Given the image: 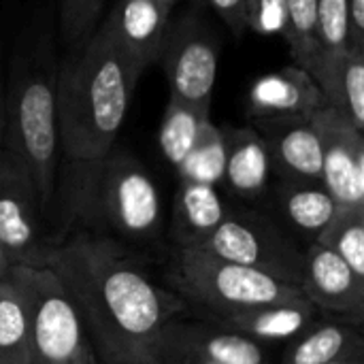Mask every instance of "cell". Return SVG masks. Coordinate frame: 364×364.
Segmentation results:
<instances>
[{"instance_id": "obj_1", "label": "cell", "mask_w": 364, "mask_h": 364, "mask_svg": "<svg viewBox=\"0 0 364 364\" xmlns=\"http://www.w3.org/2000/svg\"><path fill=\"white\" fill-rule=\"evenodd\" d=\"M73 299L100 364H156L164 328L183 301L160 288L117 239L77 232L47 264Z\"/></svg>"}, {"instance_id": "obj_2", "label": "cell", "mask_w": 364, "mask_h": 364, "mask_svg": "<svg viewBox=\"0 0 364 364\" xmlns=\"http://www.w3.org/2000/svg\"><path fill=\"white\" fill-rule=\"evenodd\" d=\"M141 75L117 51L100 23L58 66V141L66 162L107 156L130 109Z\"/></svg>"}, {"instance_id": "obj_3", "label": "cell", "mask_w": 364, "mask_h": 364, "mask_svg": "<svg viewBox=\"0 0 364 364\" xmlns=\"http://www.w3.org/2000/svg\"><path fill=\"white\" fill-rule=\"evenodd\" d=\"M58 66L55 34L43 19L21 32L4 92V145L28 166L45 213L58 186Z\"/></svg>"}, {"instance_id": "obj_4", "label": "cell", "mask_w": 364, "mask_h": 364, "mask_svg": "<svg viewBox=\"0 0 364 364\" xmlns=\"http://www.w3.org/2000/svg\"><path fill=\"white\" fill-rule=\"evenodd\" d=\"M66 220L145 243L162 230V200L149 171L126 149L113 147L90 162H66L62 177Z\"/></svg>"}, {"instance_id": "obj_5", "label": "cell", "mask_w": 364, "mask_h": 364, "mask_svg": "<svg viewBox=\"0 0 364 364\" xmlns=\"http://www.w3.org/2000/svg\"><path fill=\"white\" fill-rule=\"evenodd\" d=\"M168 277L186 301L207 309L211 318L305 299L292 284L220 260L196 247H175Z\"/></svg>"}, {"instance_id": "obj_6", "label": "cell", "mask_w": 364, "mask_h": 364, "mask_svg": "<svg viewBox=\"0 0 364 364\" xmlns=\"http://www.w3.org/2000/svg\"><path fill=\"white\" fill-rule=\"evenodd\" d=\"M28 303L30 364H100L85 324L49 267H13Z\"/></svg>"}, {"instance_id": "obj_7", "label": "cell", "mask_w": 364, "mask_h": 364, "mask_svg": "<svg viewBox=\"0 0 364 364\" xmlns=\"http://www.w3.org/2000/svg\"><path fill=\"white\" fill-rule=\"evenodd\" d=\"M196 250L299 288L305 247H301L267 211L228 209L226 218L196 245Z\"/></svg>"}, {"instance_id": "obj_8", "label": "cell", "mask_w": 364, "mask_h": 364, "mask_svg": "<svg viewBox=\"0 0 364 364\" xmlns=\"http://www.w3.org/2000/svg\"><path fill=\"white\" fill-rule=\"evenodd\" d=\"M218 36L196 11L171 17L160 49V64L166 73L171 98L211 111V96L218 77Z\"/></svg>"}, {"instance_id": "obj_9", "label": "cell", "mask_w": 364, "mask_h": 364, "mask_svg": "<svg viewBox=\"0 0 364 364\" xmlns=\"http://www.w3.org/2000/svg\"><path fill=\"white\" fill-rule=\"evenodd\" d=\"M43 207L23 160L0 149V245L13 267H45L51 243L43 232Z\"/></svg>"}, {"instance_id": "obj_10", "label": "cell", "mask_w": 364, "mask_h": 364, "mask_svg": "<svg viewBox=\"0 0 364 364\" xmlns=\"http://www.w3.org/2000/svg\"><path fill=\"white\" fill-rule=\"evenodd\" d=\"M322 136L320 183L339 209H364V136L339 111L314 113Z\"/></svg>"}, {"instance_id": "obj_11", "label": "cell", "mask_w": 364, "mask_h": 364, "mask_svg": "<svg viewBox=\"0 0 364 364\" xmlns=\"http://www.w3.org/2000/svg\"><path fill=\"white\" fill-rule=\"evenodd\" d=\"M299 290L318 311L333 314L356 326L363 324L364 277L331 250L318 243L305 245Z\"/></svg>"}, {"instance_id": "obj_12", "label": "cell", "mask_w": 364, "mask_h": 364, "mask_svg": "<svg viewBox=\"0 0 364 364\" xmlns=\"http://www.w3.org/2000/svg\"><path fill=\"white\" fill-rule=\"evenodd\" d=\"M173 6L158 0H117L102 21L117 51L143 75L160 58Z\"/></svg>"}, {"instance_id": "obj_13", "label": "cell", "mask_w": 364, "mask_h": 364, "mask_svg": "<svg viewBox=\"0 0 364 364\" xmlns=\"http://www.w3.org/2000/svg\"><path fill=\"white\" fill-rule=\"evenodd\" d=\"M269 346L220 324L171 322L160 335L158 354H183L213 364H269Z\"/></svg>"}, {"instance_id": "obj_14", "label": "cell", "mask_w": 364, "mask_h": 364, "mask_svg": "<svg viewBox=\"0 0 364 364\" xmlns=\"http://www.w3.org/2000/svg\"><path fill=\"white\" fill-rule=\"evenodd\" d=\"M256 124L279 181H320L322 136L314 115L262 119Z\"/></svg>"}, {"instance_id": "obj_15", "label": "cell", "mask_w": 364, "mask_h": 364, "mask_svg": "<svg viewBox=\"0 0 364 364\" xmlns=\"http://www.w3.org/2000/svg\"><path fill=\"white\" fill-rule=\"evenodd\" d=\"M328 107L326 98L311 77L299 64H288L279 70L254 79L247 92V111L256 122L282 117H311Z\"/></svg>"}, {"instance_id": "obj_16", "label": "cell", "mask_w": 364, "mask_h": 364, "mask_svg": "<svg viewBox=\"0 0 364 364\" xmlns=\"http://www.w3.org/2000/svg\"><path fill=\"white\" fill-rule=\"evenodd\" d=\"M267 213L296 241L314 243L339 213V205L320 181H279L269 188Z\"/></svg>"}, {"instance_id": "obj_17", "label": "cell", "mask_w": 364, "mask_h": 364, "mask_svg": "<svg viewBox=\"0 0 364 364\" xmlns=\"http://www.w3.org/2000/svg\"><path fill=\"white\" fill-rule=\"evenodd\" d=\"M222 134L226 147L222 183L241 200H264L273 175L264 139L245 126H222Z\"/></svg>"}, {"instance_id": "obj_18", "label": "cell", "mask_w": 364, "mask_h": 364, "mask_svg": "<svg viewBox=\"0 0 364 364\" xmlns=\"http://www.w3.org/2000/svg\"><path fill=\"white\" fill-rule=\"evenodd\" d=\"M318 314L320 311L307 299H301L290 303L264 305L224 318H213V322L228 331L245 335L262 346H271L279 341H292L311 322L318 320Z\"/></svg>"}, {"instance_id": "obj_19", "label": "cell", "mask_w": 364, "mask_h": 364, "mask_svg": "<svg viewBox=\"0 0 364 364\" xmlns=\"http://www.w3.org/2000/svg\"><path fill=\"white\" fill-rule=\"evenodd\" d=\"M364 354L360 326L343 320H316L288 341L279 364H331Z\"/></svg>"}, {"instance_id": "obj_20", "label": "cell", "mask_w": 364, "mask_h": 364, "mask_svg": "<svg viewBox=\"0 0 364 364\" xmlns=\"http://www.w3.org/2000/svg\"><path fill=\"white\" fill-rule=\"evenodd\" d=\"M228 209L215 186L179 181L173 203V235L177 247H196L218 228Z\"/></svg>"}, {"instance_id": "obj_21", "label": "cell", "mask_w": 364, "mask_h": 364, "mask_svg": "<svg viewBox=\"0 0 364 364\" xmlns=\"http://www.w3.org/2000/svg\"><path fill=\"white\" fill-rule=\"evenodd\" d=\"M326 105L364 134V47H348L318 81Z\"/></svg>"}, {"instance_id": "obj_22", "label": "cell", "mask_w": 364, "mask_h": 364, "mask_svg": "<svg viewBox=\"0 0 364 364\" xmlns=\"http://www.w3.org/2000/svg\"><path fill=\"white\" fill-rule=\"evenodd\" d=\"M0 364H30L28 303L13 275L0 282Z\"/></svg>"}, {"instance_id": "obj_23", "label": "cell", "mask_w": 364, "mask_h": 364, "mask_svg": "<svg viewBox=\"0 0 364 364\" xmlns=\"http://www.w3.org/2000/svg\"><path fill=\"white\" fill-rule=\"evenodd\" d=\"M209 119H211L209 109H198L177 98L168 100L158 130V145L162 156L175 171L192 151L194 143L200 136L203 126Z\"/></svg>"}, {"instance_id": "obj_24", "label": "cell", "mask_w": 364, "mask_h": 364, "mask_svg": "<svg viewBox=\"0 0 364 364\" xmlns=\"http://www.w3.org/2000/svg\"><path fill=\"white\" fill-rule=\"evenodd\" d=\"M318 55L309 70L316 83L331 68V64L350 47L348 34V0H318L316 21Z\"/></svg>"}, {"instance_id": "obj_25", "label": "cell", "mask_w": 364, "mask_h": 364, "mask_svg": "<svg viewBox=\"0 0 364 364\" xmlns=\"http://www.w3.org/2000/svg\"><path fill=\"white\" fill-rule=\"evenodd\" d=\"M224 162H226V147H224L222 126H215L209 119L203 126L200 136L194 143L192 151L177 166V177L179 181H196L218 188L224 179Z\"/></svg>"}, {"instance_id": "obj_26", "label": "cell", "mask_w": 364, "mask_h": 364, "mask_svg": "<svg viewBox=\"0 0 364 364\" xmlns=\"http://www.w3.org/2000/svg\"><path fill=\"white\" fill-rule=\"evenodd\" d=\"M314 243L331 250L356 275L364 277V209H339Z\"/></svg>"}, {"instance_id": "obj_27", "label": "cell", "mask_w": 364, "mask_h": 364, "mask_svg": "<svg viewBox=\"0 0 364 364\" xmlns=\"http://www.w3.org/2000/svg\"><path fill=\"white\" fill-rule=\"evenodd\" d=\"M288 6V30L286 43L294 58V64L305 70L314 68L318 55L316 21H318V0H286Z\"/></svg>"}, {"instance_id": "obj_28", "label": "cell", "mask_w": 364, "mask_h": 364, "mask_svg": "<svg viewBox=\"0 0 364 364\" xmlns=\"http://www.w3.org/2000/svg\"><path fill=\"white\" fill-rule=\"evenodd\" d=\"M105 0H60V36L64 47H73L94 32Z\"/></svg>"}, {"instance_id": "obj_29", "label": "cell", "mask_w": 364, "mask_h": 364, "mask_svg": "<svg viewBox=\"0 0 364 364\" xmlns=\"http://www.w3.org/2000/svg\"><path fill=\"white\" fill-rule=\"evenodd\" d=\"M247 30L260 36H286V0H247Z\"/></svg>"}, {"instance_id": "obj_30", "label": "cell", "mask_w": 364, "mask_h": 364, "mask_svg": "<svg viewBox=\"0 0 364 364\" xmlns=\"http://www.w3.org/2000/svg\"><path fill=\"white\" fill-rule=\"evenodd\" d=\"M222 21L232 30V34H241L247 30V0H205Z\"/></svg>"}, {"instance_id": "obj_31", "label": "cell", "mask_w": 364, "mask_h": 364, "mask_svg": "<svg viewBox=\"0 0 364 364\" xmlns=\"http://www.w3.org/2000/svg\"><path fill=\"white\" fill-rule=\"evenodd\" d=\"M350 47H364V0H348Z\"/></svg>"}, {"instance_id": "obj_32", "label": "cell", "mask_w": 364, "mask_h": 364, "mask_svg": "<svg viewBox=\"0 0 364 364\" xmlns=\"http://www.w3.org/2000/svg\"><path fill=\"white\" fill-rule=\"evenodd\" d=\"M156 364H213L194 356H183V354H158Z\"/></svg>"}, {"instance_id": "obj_33", "label": "cell", "mask_w": 364, "mask_h": 364, "mask_svg": "<svg viewBox=\"0 0 364 364\" xmlns=\"http://www.w3.org/2000/svg\"><path fill=\"white\" fill-rule=\"evenodd\" d=\"M4 132H6V107H4V87L0 79V149L4 145Z\"/></svg>"}, {"instance_id": "obj_34", "label": "cell", "mask_w": 364, "mask_h": 364, "mask_svg": "<svg viewBox=\"0 0 364 364\" xmlns=\"http://www.w3.org/2000/svg\"><path fill=\"white\" fill-rule=\"evenodd\" d=\"M11 271H13V264H11V260H9L6 252H4V250H2V245H0V282H2V279H6V277L11 275Z\"/></svg>"}, {"instance_id": "obj_35", "label": "cell", "mask_w": 364, "mask_h": 364, "mask_svg": "<svg viewBox=\"0 0 364 364\" xmlns=\"http://www.w3.org/2000/svg\"><path fill=\"white\" fill-rule=\"evenodd\" d=\"M331 364H364V354H356V356H348V358H341L337 363Z\"/></svg>"}, {"instance_id": "obj_36", "label": "cell", "mask_w": 364, "mask_h": 364, "mask_svg": "<svg viewBox=\"0 0 364 364\" xmlns=\"http://www.w3.org/2000/svg\"><path fill=\"white\" fill-rule=\"evenodd\" d=\"M158 2H162V4H168V6H175V4H177V0H158Z\"/></svg>"}]
</instances>
